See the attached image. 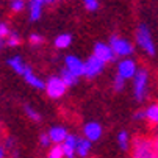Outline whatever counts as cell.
I'll return each instance as SVG.
<instances>
[{"label": "cell", "mask_w": 158, "mask_h": 158, "mask_svg": "<svg viewBox=\"0 0 158 158\" xmlns=\"http://www.w3.org/2000/svg\"><path fill=\"white\" fill-rule=\"evenodd\" d=\"M133 158H158L155 143L146 138H136L133 143Z\"/></svg>", "instance_id": "1"}, {"label": "cell", "mask_w": 158, "mask_h": 158, "mask_svg": "<svg viewBox=\"0 0 158 158\" xmlns=\"http://www.w3.org/2000/svg\"><path fill=\"white\" fill-rule=\"evenodd\" d=\"M133 91L138 102H143L147 96V85H149V72L146 69H138L136 75L133 77Z\"/></svg>", "instance_id": "2"}, {"label": "cell", "mask_w": 158, "mask_h": 158, "mask_svg": "<svg viewBox=\"0 0 158 158\" xmlns=\"http://www.w3.org/2000/svg\"><path fill=\"white\" fill-rule=\"evenodd\" d=\"M136 44L147 53V55H155L156 53V49H155V44H153V39H152V35L147 28V25H139L138 30H136Z\"/></svg>", "instance_id": "3"}, {"label": "cell", "mask_w": 158, "mask_h": 158, "mask_svg": "<svg viewBox=\"0 0 158 158\" xmlns=\"http://www.w3.org/2000/svg\"><path fill=\"white\" fill-rule=\"evenodd\" d=\"M66 88H67V85L61 77H50L46 83V91H47L49 97H52V99L61 97L66 93Z\"/></svg>", "instance_id": "4"}, {"label": "cell", "mask_w": 158, "mask_h": 158, "mask_svg": "<svg viewBox=\"0 0 158 158\" xmlns=\"http://www.w3.org/2000/svg\"><path fill=\"white\" fill-rule=\"evenodd\" d=\"M103 67H105V61L103 60L97 58L96 55L89 56L88 61L85 63V77H88V78L97 77L103 71Z\"/></svg>", "instance_id": "5"}, {"label": "cell", "mask_w": 158, "mask_h": 158, "mask_svg": "<svg viewBox=\"0 0 158 158\" xmlns=\"http://www.w3.org/2000/svg\"><path fill=\"white\" fill-rule=\"evenodd\" d=\"M110 46L113 47V50H114V53L118 56H128V55L133 53V46L128 41L122 39V38H118V36H113L110 39Z\"/></svg>", "instance_id": "6"}, {"label": "cell", "mask_w": 158, "mask_h": 158, "mask_svg": "<svg viewBox=\"0 0 158 158\" xmlns=\"http://www.w3.org/2000/svg\"><path fill=\"white\" fill-rule=\"evenodd\" d=\"M138 72V67H136V63H135L133 60H122L119 64H118V74L121 77H124L125 80L128 78H133L135 75H136Z\"/></svg>", "instance_id": "7"}, {"label": "cell", "mask_w": 158, "mask_h": 158, "mask_svg": "<svg viewBox=\"0 0 158 158\" xmlns=\"http://www.w3.org/2000/svg\"><path fill=\"white\" fill-rule=\"evenodd\" d=\"M94 55L100 60H103L105 63L108 61H113L116 56L114 50H113V47L110 46V44H103V42H97L94 46Z\"/></svg>", "instance_id": "8"}, {"label": "cell", "mask_w": 158, "mask_h": 158, "mask_svg": "<svg viewBox=\"0 0 158 158\" xmlns=\"http://www.w3.org/2000/svg\"><path fill=\"white\" fill-rule=\"evenodd\" d=\"M66 67L69 69L72 74H75L77 77H81L85 75V63L81 60H78L77 56L74 55H69V56H66Z\"/></svg>", "instance_id": "9"}, {"label": "cell", "mask_w": 158, "mask_h": 158, "mask_svg": "<svg viewBox=\"0 0 158 158\" xmlns=\"http://www.w3.org/2000/svg\"><path fill=\"white\" fill-rule=\"evenodd\" d=\"M77 141H78L77 136H74V135H67V138L61 144L66 158H74L75 156V153H77Z\"/></svg>", "instance_id": "10"}, {"label": "cell", "mask_w": 158, "mask_h": 158, "mask_svg": "<svg viewBox=\"0 0 158 158\" xmlns=\"http://www.w3.org/2000/svg\"><path fill=\"white\" fill-rule=\"evenodd\" d=\"M85 136L89 141H97L102 136V127L97 122H89L85 125Z\"/></svg>", "instance_id": "11"}, {"label": "cell", "mask_w": 158, "mask_h": 158, "mask_svg": "<svg viewBox=\"0 0 158 158\" xmlns=\"http://www.w3.org/2000/svg\"><path fill=\"white\" fill-rule=\"evenodd\" d=\"M42 0H30L28 2V14L31 20H38L42 14Z\"/></svg>", "instance_id": "12"}, {"label": "cell", "mask_w": 158, "mask_h": 158, "mask_svg": "<svg viewBox=\"0 0 158 158\" xmlns=\"http://www.w3.org/2000/svg\"><path fill=\"white\" fill-rule=\"evenodd\" d=\"M49 136H50L52 143H55V144H63L64 139L67 138V131H66V128H63V127H53V128H50V131H49Z\"/></svg>", "instance_id": "13"}, {"label": "cell", "mask_w": 158, "mask_h": 158, "mask_svg": "<svg viewBox=\"0 0 158 158\" xmlns=\"http://www.w3.org/2000/svg\"><path fill=\"white\" fill-rule=\"evenodd\" d=\"M6 63H8V66L11 67L16 74H20V75H24V72L27 71V67H28L24 61H22L20 56H13V58H10Z\"/></svg>", "instance_id": "14"}, {"label": "cell", "mask_w": 158, "mask_h": 158, "mask_svg": "<svg viewBox=\"0 0 158 158\" xmlns=\"http://www.w3.org/2000/svg\"><path fill=\"white\" fill-rule=\"evenodd\" d=\"M24 78H25V81L30 85V86H33V88H38V89H42V88H46V83L44 81H41L33 72H31V69L30 67H27V71L24 72Z\"/></svg>", "instance_id": "15"}, {"label": "cell", "mask_w": 158, "mask_h": 158, "mask_svg": "<svg viewBox=\"0 0 158 158\" xmlns=\"http://www.w3.org/2000/svg\"><path fill=\"white\" fill-rule=\"evenodd\" d=\"M91 143L88 138H78L77 141V155L78 156H88L89 150H91Z\"/></svg>", "instance_id": "16"}, {"label": "cell", "mask_w": 158, "mask_h": 158, "mask_svg": "<svg viewBox=\"0 0 158 158\" xmlns=\"http://www.w3.org/2000/svg\"><path fill=\"white\" fill-rule=\"evenodd\" d=\"M146 119L150 124H156L158 125V103H152L146 110Z\"/></svg>", "instance_id": "17"}, {"label": "cell", "mask_w": 158, "mask_h": 158, "mask_svg": "<svg viewBox=\"0 0 158 158\" xmlns=\"http://www.w3.org/2000/svg\"><path fill=\"white\" fill-rule=\"evenodd\" d=\"M71 42H72L71 35H60V36H56V39H55V47H58V49H66V47L71 46Z\"/></svg>", "instance_id": "18"}, {"label": "cell", "mask_w": 158, "mask_h": 158, "mask_svg": "<svg viewBox=\"0 0 158 158\" xmlns=\"http://www.w3.org/2000/svg\"><path fill=\"white\" fill-rule=\"evenodd\" d=\"M61 78L66 81V85H67V86H71V85H74V83L77 81V78H78V77H77L75 74H72V72L66 67V69H63V72H61Z\"/></svg>", "instance_id": "19"}, {"label": "cell", "mask_w": 158, "mask_h": 158, "mask_svg": "<svg viewBox=\"0 0 158 158\" xmlns=\"http://www.w3.org/2000/svg\"><path fill=\"white\" fill-rule=\"evenodd\" d=\"M10 28L5 25V24H0V49L3 47V44H6V38L10 35Z\"/></svg>", "instance_id": "20"}, {"label": "cell", "mask_w": 158, "mask_h": 158, "mask_svg": "<svg viewBox=\"0 0 158 158\" xmlns=\"http://www.w3.org/2000/svg\"><path fill=\"white\" fill-rule=\"evenodd\" d=\"M6 44L10 47H16V46H19L20 44V38H19V35L16 33V31H11L10 35H8V38H6Z\"/></svg>", "instance_id": "21"}, {"label": "cell", "mask_w": 158, "mask_h": 158, "mask_svg": "<svg viewBox=\"0 0 158 158\" xmlns=\"http://www.w3.org/2000/svg\"><path fill=\"white\" fill-rule=\"evenodd\" d=\"M118 143H119L121 149H127V146H128V133L127 131H121L118 135Z\"/></svg>", "instance_id": "22"}, {"label": "cell", "mask_w": 158, "mask_h": 158, "mask_svg": "<svg viewBox=\"0 0 158 158\" xmlns=\"http://www.w3.org/2000/svg\"><path fill=\"white\" fill-rule=\"evenodd\" d=\"M63 156H64V152H63L61 146H55L49 152V158H63Z\"/></svg>", "instance_id": "23"}, {"label": "cell", "mask_w": 158, "mask_h": 158, "mask_svg": "<svg viewBox=\"0 0 158 158\" xmlns=\"http://www.w3.org/2000/svg\"><path fill=\"white\" fill-rule=\"evenodd\" d=\"M114 91H118V93H121L122 89H124V86H125V78L124 77H121L119 74L116 75V78H114Z\"/></svg>", "instance_id": "24"}, {"label": "cell", "mask_w": 158, "mask_h": 158, "mask_svg": "<svg viewBox=\"0 0 158 158\" xmlns=\"http://www.w3.org/2000/svg\"><path fill=\"white\" fill-rule=\"evenodd\" d=\"M25 113L28 114V118L30 119H33V121H41V116H39V113H36L31 106H28V105H25Z\"/></svg>", "instance_id": "25"}, {"label": "cell", "mask_w": 158, "mask_h": 158, "mask_svg": "<svg viewBox=\"0 0 158 158\" xmlns=\"http://www.w3.org/2000/svg\"><path fill=\"white\" fill-rule=\"evenodd\" d=\"M24 6H25L24 0H13V3H11V8H13V11H16V13L22 11V10H24Z\"/></svg>", "instance_id": "26"}, {"label": "cell", "mask_w": 158, "mask_h": 158, "mask_svg": "<svg viewBox=\"0 0 158 158\" xmlns=\"http://www.w3.org/2000/svg\"><path fill=\"white\" fill-rule=\"evenodd\" d=\"M83 3H85V6H86L89 11H96L97 6H99L97 0H83Z\"/></svg>", "instance_id": "27"}, {"label": "cell", "mask_w": 158, "mask_h": 158, "mask_svg": "<svg viewBox=\"0 0 158 158\" xmlns=\"http://www.w3.org/2000/svg\"><path fill=\"white\" fill-rule=\"evenodd\" d=\"M28 39H30V42L33 44V46H38V44H41V42L44 41L41 35H35V33H33V35H30V38H28Z\"/></svg>", "instance_id": "28"}, {"label": "cell", "mask_w": 158, "mask_h": 158, "mask_svg": "<svg viewBox=\"0 0 158 158\" xmlns=\"http://www.w3.org/2000/svg\"><path fill=\"white\" fill-rule=\"evenodd\" d=\"M39 143H41V146L46 147V146H49L52 143V139H50L49 135H41V136H39Z\"/></svg>", "instance_id": "29"}, {"label": "cell", "mask_w": 158, "mask_h": 158, "mask_svg": "<svg viewBox=\"0 0 158 158\" xmlns=\"http://www.w3.org/2000/svg\"><path fill=\"white\" fill-rule=\"evenodd\" d=\"M135 119H136V121L146 119V111H138V113H135Z\"/></svg>", "instance_id": "30"}, {"label": "cell", "mask_w": 158, "mask_h": 158, "mask_svg": "<svg viewBox=\"0 0 158 158\" xmlns=\"http://www.w3.org/2000/svg\"><path fill=\"white\" fill-rule=\"evenodd\" d=\"M153 143H155V147H156V150H158V131H156V135H155V139H153Z\"/></svg>", "instance_id": "31"}, {"label": "cell", "mask_w": 158, "mask_h": 158, "mask_svg": "<svg viewBox=\"0 0 158 158\" xmlns=\"http://www.w3.org/2000/svg\"><path fill=\"white\" fill-rule=\"evenodd\" d=\"M0 158H5V149L0 147Z\"/></svg>", "instance_id": "32"}, {"label": "cell", "mask_w": 158, "mask_h": 158, "mask_svg": "<svg viewBox=\"0 0 158 158\" xmlns=\"http://www.w3.org/2000/svg\"><path fill=\"white\" fill-rule=\"evenodd\" d=\"M44 3H53V2H56V0H42Z\"/></svg>", "instance_id": "33"}]
</instances>
